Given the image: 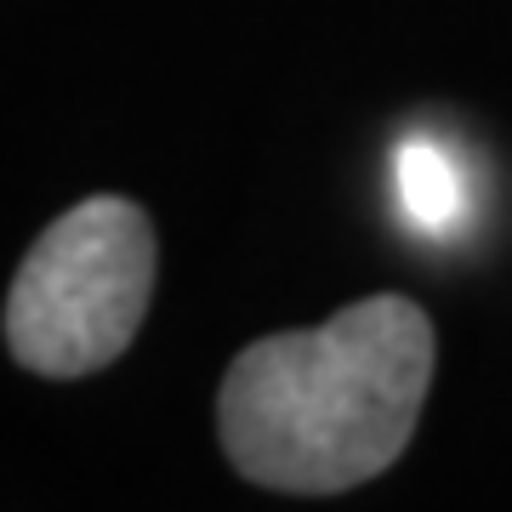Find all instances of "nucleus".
Here are the masks:
<instances>
[{"mask_svg": "<svg viewBox=\"0 0 512 512\" xmlns=\"http://www.w3.org/2000/svg\"><path fill=\"white\" fill-rule=\"evenodd\" d=\"M433 387V319L365 296L313 330L262 336L222 376V456L262 490H359L404 456Z\"/></svg>", "mask_w": 512, "mask_h": 512, "instance_id": "f257e3e1", "label": "nucleus"}, {"mask_svg": "<svg viewBox=\"0 0 512 512\" xmlns=\"http://www.w3.org/2000/svg\"><path fill=\"white\" fill-rule=\"evenodd\" d=\"M154 296V228L143 205L92 194L29 245L6 291V348L23 370L69 382L131 348Z\"/></svg>", "mask_w": 512, "mask_h": 512, "instance_id": "f03ea898", "label": "nucleus"}, {"mask_svg": "<svg viewBox=\"0 0 512 512\" xmlns=\"http://www.w3.org/2000/svg\"><path fill=\"white\" fill-rule=\"evenodd\" d=\"M399 200L416 228H450L456 222L461 183H456V165L444 160V148L421 143V137H410L399 148Z\"/></svg>", "mask_w": 512, "mask_h": 512, "instance_id": "7ed1b4c3", "label": "nucleus"}]
</instances>
